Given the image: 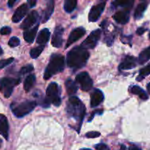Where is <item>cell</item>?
Instances as JSON below:
<instances>
[{
	"label": "cell",
	"mask_w": 150,
	"mask_h": 150,
	"mask_svg": "<svg viewBox=\"0 0 150 150\" xmlns=\"http://www.w3.org/2000/svg\"><path fill=\"white\" fill-rule=\"evenodd\" d=\"M89 54L87 50L81 46H76L70 50L67 55V65L70 68L78 70L84 67L89 59Z\"/></svg>",
	"instance_id": "obj_1"
},
{
	"label": "cell",
	"mask_w": 150,
	"mask_h": 150,
	"mask_svg": "<svg viewBox=\"0 0 150 150\" xmlns=\"http://www.w3.org/2000/svg\"><path fill=\"white\" fill-rule=\"evenodd\" d=\"M67 110L70 117H74L77 121L79 122L80 124H81V122L85 115L86 108L84 105L77 97L72 96L69 98Z\"/></svg>",
	"instance_id": "obj_2"
},
{
	"label": "cell",
	"mask_w": 150,
	"mask_h": 150,
	"mask_svg": "<svg viewBox=\"0 0 150 150\" xmlns=\"http://www.w3.org/2000/svg\"><path fill=\"white\" fill-rule=\"evenodd\" d=\"M64 67V57L60 54H53L51 57L48 65L44 73V79L48 80L51 76L60 73Z\"/></svg>",
	"instance_id": "obj_3"
},
{
	"label": "cell",
	"mask_w": 150,
	"mask_h": 150,
	"mask_svg": "<svg viewBox=\"0 0 150 150\" xmlns=\"http://www.w3.org/2000/svg\"><path fill=\"white\" fill-rule=\"evenodd\" d=\"M37 103L35 101H25L18 104L16 106H11L13 114L16 117L21 118L27 115L36 107Z\"/></svg>",
	"instance_id": "obj_4"
},
{
	"label": "cell",
	"mask_w": 150,
	"mask_h": 150,
	"mask_svg": "<svg viewBox=\"0 0 150 150\" xmlns=\"http://www.w3.org/2000/svg\"><path fill=\"white\" fill-rule=\"evenodd\" d=\"M20 83V79L4 77L0 80V92H1L6 98H10L15 86Z\"/></svg>",
	"instance_id": "obj_5"
},
{
	"label": "cell",
	"mask_w": 150,
	"mask_h": 150,
	"mask_svg": "<svg viewBox=\"0 0 150 150\" xmlns=\"http://www.w3.org/2000/svg\"><path fill=\"white\" fill-rule=\"evenodd\" d=\"M46 100L49 103L54 104L56 106H59L61 104L62 101L59 92V86L55 82L48 85L46 90Z\"/></svg>",
	"instance_id": "obj_6"
},
{
	"label": "cell",
	"mask_w": 150,
	"mask_h": 150,
	"mask_svg": "<svg viewBox=\"0 0 150 150\" xmlns=\"http://www.w3.org/2000/svg\"><path fill=\"white\" fill-rule=\"evenodd\" d=\"M101 30L100 29H96L93 31L87 38L81 43V46L84 49H92L96 46L98 40L100 38Z\"/></svg>",
	"instance_id": "obj_7"
},
{
	"label": "cell",
	"mask_w": 150,
	"mask_h": 150,
	"mask_svg": "<svg viewBox=\"0 0 150 150\" xmlns=\"http://www.w3.org/2000/svg\"><path fill=\"white\" fill-rule=\"evenodd\" d=\"M76 81L81 85V88L82 90L85 91V92L90 90L93 86L92 79H91L89 75L86 72H82L77 75Z\"/></svg>",
	"instance_id": "obj_8"
},
{
	"label": "cell",
	"mask_w": 150,
	"mask_h": 150,
	"mask_svg": "<svg viewBox=\"0 0 150 150\" xmlns=\"http://www.w3.org/2000/svg\"><path fill=\"white\" fill-rule=\"evenodd\" d=\"M105 7V2H101L100 4H96L91 9L89 14V21L95 22L99 19L102 14L103 11L104 10Z\"/></svg>",
	"instance_id": "obj_9"
},
{
	"label": "cell",
	"mask_w": 150,
	"mask_h": 150,
	"mask_svg": "<svg viewBox=\"0 0 150 150\" xmlns=\"http://www.w3.org/2000/svg\"><path fill=\"white\" fill-rule=\"evenodd\" d=\"M38 19V12L33 10V11H31L30 13L28 14V16H26V18L24 19V21H23V23H21V25L20 26V27L23 29H28L29 28H30L31 26H33L35 23L37 22Z\"/></svg>",
	"instance_id": "obj_10"
},
{
	"label": "cell",
	"mask_w": 150,
	"mask_h": 150,
	"mask_svg": "<svg viewBox=\"0 0 150 150\" xmlns=\"http://www.w3.org/2000/svg\"><path fill=\"white\" fill-rule=\"evenodd\" d=\"M85 33H86V30L82 27L76 28L74 30L72 31L70 36H69L68 40H67V44H66V48L69 47L70 45H72L73 42H76L78 40H79L81 38H82V37L85 35Z\"/></svg>",
	"instance_id": "obj_11"
},
{
	"label": "cell",
	"mask_w": 150,
	"mask_h": 150,
	"mask_svg": "<svg viewBox=\"0 0 150 150\" xmlns=\"http://www.w3.org/2000/svg\"><path fill=\"white\" fill-rule=\"evenodd\" d=\"M64 32V29L61 26H57L55 29L54 35L52 37L51 44L55 48H59L62 45V35Z\"/></svg>",
	"instance_id": "obj_12"
},
{
	"label": "cell",
	"mask_w": 150,
	"mask_h": 150,
	"mask_svg": "<svg viewBox=\"0 0 150 150\" xmlns=\"http://www.w3.org/2000/svg\"><path fill=\"white\" fill-rule=\"evenodd\" d=\"M28 11V6L26 4H23L21 6H19L16 10L15 11L14 14H13L12 20L15 23H18V22L21 21L23 19V18L26 16V13Z\"/></svg>",
	"instance_id": "obj_13"
},
{
	"label": "cell",
	"mask_w": 150,
	"mask_h": 150,
	"mask_svg": "<svg viewBox=\"0 0 150 150\" xmlns=\"http://www.w3.org/2000/svg\"><path fill=\"white\" fill-rule=\"evenodd\" d=\"M136 64H137V61L136 59L134 57L132 56H127L125 57L122 62L120 64V70H130L134 67H136Z\"/></svg>",
	"instance_id": "obj_14"
},
{
	"label": "cell",
	"mask_w": 150,
	"mask_h": 150,
	"mask_svg": "<svg viewBox=\"0 0 150 150\" xmlns=\"http://www.w3.org/2000/svg\"><path fill=\"white\" fill-rule=\"evenodd\" d=\"M0 135L3 136L6 140L8 139L9 124L7 117L3 114H0Z\"/></svg>",
	"instance_id": "obj_15"
},
{
	"label": "cell",
	"mask_w": 150,
	"mask_h": 150,
	"mask_svg": "<svg viewBox=\"0 0 150 150\" xmlns=\"http://www.w3.org/2000/svg\"><path fill=\"white\" fill-rule=\"evenodd\" d=\"M104 95L100 89H95L91 95V106L96 107L103 102Z\"/></svg>",
	"instance_id": "obj_16"
},
{
	"label": "cell",
	"mask_w": 150,
	"mask_h": 150,
	"mask_svg": "<svg viewBox=\"0 0 150 150\" xmlns=\"http://www.w3.org/2000/svg\"><path fill=\"white\" fill-rule=\"evenodd\" d=\"M129 13H130L129 10H122V11L116 13L113 18L117 23H121V24H125L129 21V17H130Z\"/></svg>",
	"instance_id": "obj_17"
},
{
	"label": "cell",
	"mask_w": 150,
	"mask_h": 150,
	"mask_svg": "<svg viewBox=\"0 0 150 150\" xmlns=\"http://www.w3.org/2000/svg\"><path fill=\"white\" fill-rule=\"evenodd\" d=\"M50 35H51V33L48 29H42L37 38V42L40 45H45V44L47 43L49 40Z\"/></svg>",
	"instance_id": "obj_18"
},
{
	"label": "cell",
	"mask_w": 150,
	"mask_h": 150,
	"mask_svg": "<svg viewBox=\"0 0 150 150\" xmlns=\"http://www.w3.org/2000/svg\"><path fill=\"white\" fill-rule=\"evenodd\" d=\"M38 25L35 26V27L32 28V29H26V30L24 31L23 32V38H24L25 40L27 42H32L35 40V36L37 35V32H38Z\"/></svg>",
	"instance_id": "obj_19"
},
{
	"label": "cell",
	"mask_w": 150,
	"mask_h": 150,
	"mask_svg": "<svg viewBox=\"0 0 150 150\" xmlns=\"http://www.w3.org/2000/svg\"><path fill=\"white\" fill-rule=\"evenodd\" d=\"M66 90H67V94L69 95H73L76 93L78 90V86L76 85V82L73 81L72 79H68L65 81Z\"/></svg>",
	"instance_id": "obj_20"
},
{
	"label": "cell",
	"mask_w": 150,
	"mask_h": 150,
	"mask_svg": "<svg viewBox=\"0 0 150 150\" xmlns=\"http://www.w3.org/2000/svg\"><path fill=\"white\" fill-rule=\"evenodd\" d=\"M54 10V1H49L47 4L46 9L44 11V15H43V20L42 21L45 22L49 19V18L51 17V16L52 15L53 12Z\"/></svg>",
	"instance_id": "obj_21"
},
{
	"label": "cell",
	"mask_w": 150,
	"mask_h": 150,
	"mask_svg": "<svg viewBox=\"0 0 150 150\" xmlns=\"http://www.w3.org/2000/svg\"><path fill=\"white\" fill-rule=\"evenodd\" d=\"M35 81H36V78L35 75H29L28 77H26L23 83V88L26 92H29L32 89L33 85L35 84Z\"/></svg>",
	"instance_id": "obj_22"
},
{
	"label": "cell",
	"mask_w": 150,
	"mask_h": 150,
	"mask_svg": "<svg viewBox=\"0 0 150 150\" xmlns=\"http://www.w3.org/2000/svg\"><path fill=\"white\" fill-rule=\"evenodd\" d=\"M131 92L133 95H136L139 96V98L142 100H147L148 99V95L140 86H133L131 88Z\"/></svg>",
	"instance_id": "obj_23"
},
{
	"label": "cell",
	"mask_w": 150,
	"mask_h": 150,
	"mask_svg": "<svg viewBox=\"0 0 150 150\" xmlns=\"http://www.w3.org/2000/svg\"><path fill=\"white\" fill-rule=\"evenodd\" d=\"M146 4L145 2L140 3L139 5L136 7V10H135L134 13V17L136 19H140L142 18V16H143L145 10L146 9Z\"/></svg>",
	"instance_id": "obj_24"
},
{
	"label": "cell",
	"mask_w": 150,
	"mask_h": 150,
	"mask_svg": "<svg viewBox=\"0 0 150 150\" xmlns=\"http://www.w3.org/2000/svg\"><path fill=\"white\" fill-rule=\"evenodd\" d=\"M150 59V46L145 50H144L140 54L139 57V62L140 64L146 63L148 60Z\"/></svg>",
	"instance_id": "obj_25"
},
{
	"label": "cell",
	"mask_w": 150,
	"mask_h": 150,
	"mask_svg": "<svg viewBox=\"0 0 150 150\" xmlns=\"http://www.w3.org/2000/svg\"><path fill=\"white\" fill-rule=\"evenodd\" d=\"M77 6L76 0H65L64 3V8L67 13H71Z\"/></svg>",
	"instance_id": "obj_26"
},
{
	"label": "cell",
	"mask_w": 150,
	"mask_h": 150,
	"mask_svg": "<svg viewBox=\"0 0 150 150\" xmlns=\"http://www.w3.org/2000/svg\"><path fill=\"white\" fill-rule=\"evenodd\" d=\"M44 47L45 45H39V46L36 47L35 48H32L30 51V56L32 59H37L40 55L41 54V53L42 52L44 49Z\"/></svg>",
	"instance_id": "obj_27"
},
{
	"label": "cell",
	"mask_w": 150,
	"mask_h": 150,
	"mask_svg": "<svg viewBox=\"0 0 150 150\" xmlns=\"http://www.w3.org/2000/svg\"><path fill=\"white\" fill-rule=\"evenodd\" d=\"M149 74H150V64H149L147 66H146V67H144V68H142V70H140L139 78L137 79V80L139 81L142 80V79H144L145 76H148V75Z\"/></svg>",
	"instance_id": "obj_28"
},
{
	"label": "cell",
	"mask_w": 150,
	"mask_h": 150,
	"mask_svg": "<svg viewBox=\"0 0 150 150\" xmlns=\"http://www.w3.org/2000/svg\"><path fill=\"white\" fill-rule=\"evenodd\" d=\"M134 1H114V4L116 6H120V7H125L127 8H131Z\"/></svg>",
	"instance_id": "obj_29"
},
{
	"label": "cell",
	"mask_w": 150,
	"mask_h": 150,
	"mask_svg": "<svg viewBox=\"0 0 150 150\" xmlns=\"http://www.w3.org/2000/svg\"><path fill=\"white\" fill-rule=\"evenodd\" d=\"M13 61H14V59L13 58H9L7 59L0 60V70L4 68V67H7V65L11 64Z\"/></svg>",
	"instance_id": "obj_30"
},
{
	"label": "cell",
	"mask_w": 150,
	"mask_h": 150,
	"mask_svg": "<svg viewBox=\"0 0 150 150\" xmlns=\"http://www.w3.org/2000/svg\"><path fill=\"white\" fill-rule=\"evenodd\" d=\"M20 44V40L16 37H12L8 42V45L10 47H16Z\"/></svg>",
	"instance_id": "obj_31"
},
{
	"label": "cell",
	"mask_w": 150,
	"mask_h": 150,
	"mask_svg": "<svg viewBox=\"0 0 150 150\" xmlns=\"http://www.w3.org/2000/svg\"><path fill=\"white\" fill-rule=\"evenodd\" d=\"M34 70V67L32 65V64H28V65L24 66V67H22L20 70V74L24 75L28 73H30L31 71Z\"/></svg>",
	"instance_id": "obj_32"
},
{
	"label": "cell",
	"mask_w": 150,
	"mask_h": 150,
	"mask_svg": "<svg viewBox=\"0 0 150 150\" xmlns=\"http://www.w3.org/2000/svg\"><path fill=\"white\" fill-rule=\"evenodd\" d=\"M100 136V133L99 132H96V131H92V132H89L86 134V136L89 139H95V138L99 137Z\"/></svg>",
	"instance_id": "obj_33"
},
{
	"label": "cell",
	"mask_w": 150,
	"mask_h": 150,
	"mask_svg": "<svg viewBox=\"0 0 150 150\" xmlns=\"http://www.w3.org/2000/svg\"><path fill=\"white\" fill-rule=\"evenodd\" d=\"M10 32H11V28L8 26H4L0 29V34L2 35H7L10 34Z\"/></svg>",
	"instance_id": "obj_34"
},
{
	"label": "cell",
	"mask_w": 150,
	"mask_h": 150,
	"mask_svg": "<svg viewBox=\"0 0 150 150\" xmlns=\"http://www.w3.org/2000/svg\"><path fill=\"white\" fill-rule=\"evenodd\" d=\"M95 149L97 150H110L108 146L104 144H99L95 146Z\"/></svg>",
	"instance_id": "obj_35"
},
{
	"label": "cell",
	"mask_w": 150,
	"mask_h": 150,
	"mask_svg": "<svg viewBox=\"0 0 150 150\" xmlns=\"http://www.w3.org/2000/svg\"><path fill=\"white\" fill-rule=\"evenodd\" d=\"M145 31H146V29H145L144 28L140 27V28H139V29H137V31H136V34H137V35H143Z\"/></svg>",
	"instance_id": "obj_36"
},
{
	"label": "cell",
	"mask_w": 150,
	"mask_h": 150,
	"mask_svg": "<svg viewBox=\"0 0 150 150\" xmlns=\"http://www.w3.org/2000/svg\"><path fill=\"white\" fill-rule=\"evenodd\" d=\"M36 3H37V1H35V0H29V1H28V4H29L30 7H35V4H36Z\"/></svg>",
	"instance_id": "obj_37"
},
{
	"label": "cell",
	"mask_w": 150,
	"mask_h": 150,
	"mask_svg": "<svg viewBox=\"0 0 150 150\" xmlns=\"http://www.w3.org/2000/svg\"><path fill=\"white\" fill-rule=\"evenodd\" d=\"M15 3H16V1H15V0H13V1H12V0H10V1H8V3H7V4H8L9 7H12L13 6V4H15Z\"/></svg>",
	"instance_id": "obj_38"
},
{
	"label": "cell",
	"mask_w": 150,
	"mask_h": 150,
	"mask_svg": "<svg viewBox=\"0 0 150 150\" xmlns=\"http://www.w3.org/2000/svg\"><path fill=\"white\" fill-rule=\"evenodd\" d=\"M128 150H142V149H140L139 148H138L137 146H130V148H129Z\"/></svg>",
	"instance_id": "obj_39"
},
{
	"label": "cell",
	"mask_w": 150,
	"mask_h": 150,
	"mask_svg": "<svg viewBox=\"0 0 150 150\" xmlns=\"http://www.w3.org/2000/svg\"><path fill=\"white\" fill-rule=\"evenodd\" d=\"M146 88H147L148 93L150 94V83H148V84H147V86H146Z\"/></svg>",
	"instance_id": "obj_40"
},
{
	"label": "cell",
	"mask_w": 150,
	"mask_h": 150,
	"mask_svg": "<svg viewBox=\"0 0 150 150\" xmlns=\"http://www.w3.org/2000/svg\"><path fill=\"white\" fill-rule=\"evenodd\" d=\"M120 150H126L125 146H124V145H122V146H121V148H120Z\"/></svg>",
	"instance_id": "obj_41"
},
{
	"label": "cell",
	"mask_w": 150,
	"mask_h": 150,
	"mask_svg": "<svg viewBox=\"0 0 150 150\" xmlns=\"http://www.w3.org/2000/svg\"><path fill=\"white\" fill-rule=\"evenodd\" d=\"M2 54H3V50L2 48H1V46H0V56H1Z\"/></svg>",
	"instance_id": "obj_42"
},
{
	"label": "cell",
	"mask_w": 150,
	"mask_h": 150,
	"mask_svg": "<svg viewBox=\"0 0 150 150\" xmlns=\"http://www.w3.org/2000/svg\"><path fill=\"white\" fill-rule=\"evenodd\" d=\"M1 144H2V141L0 139V147H1Z\"/></svg>",
	"instance_id": "obj_43"
},
{
	"label": "cell",
	"mask_w": 150,
	"mask_h": 150,
	"mask_svg": "<svg viewBox=\"0 0 150 150\" xmlns=\"http://www.w3.org/2000/svg\"><path fill=\"white\" fill-rule=\"evenodd\" d=\"M81 150H91V149H82Z\"/></svg>",
	"instance_id": "obj_44"
},
{
	"label": "cell",
	"mask_w": 150,
	"mask_h": 150,
	"mask_svg": "<svg viewBox=\"0 0 150 150\" xmlns=\"http://www.w3.org/2000/svg\"><path fill=\"white\" fill-rule=\"evenodd\" d=\"M149 38H150V32H149Z\"/></svg>",
	"instance_id": "obj_45"
}]
</instances>
